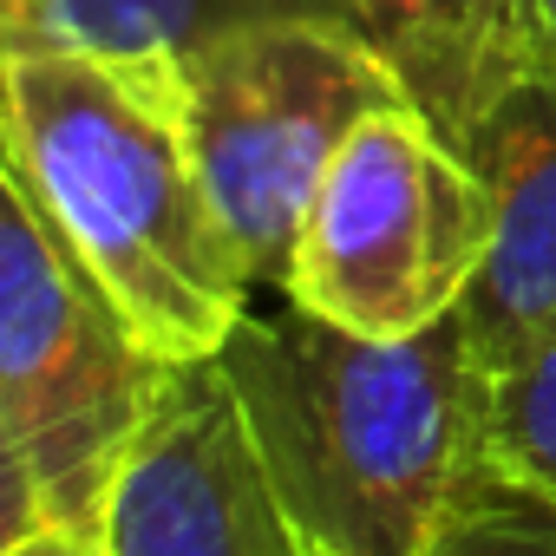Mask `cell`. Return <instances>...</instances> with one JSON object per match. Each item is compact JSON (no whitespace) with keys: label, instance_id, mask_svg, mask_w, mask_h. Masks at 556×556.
Instances as JSON below:
<instances>
[{"label":"cell","instance_id":"obj_1","mask_svg":"<svg viewBox=\"0 0 556 556\" xmlns=\"http://www.w3.org/2000/svg\"><path fill=\"white\" fill-rule=\"evenodd\" d=\"M0 92L8 184L40 203L151 354L216 361L255 308V275L203 184L177 60L40 47L8 53Z\"/></svg>","mask_w":556,"mask_h":556},{"label":"cell","instance_id":"obj_2","mask_svg":"<svg viewBox=\"0 0 556 556\" xmlns=\"http://www.w3.org/2000/svg\"><path fill=\"white\" fill-rule=\"evenodd\" d=\"M216 367L268 484L321 556H426L484 452V361L465 315L367 341L282 295L236 321Z\"/></svg>","mask_w":556,"mask_h":556},{"label":"cell","instance_id":"obj_3","mask_svg":"<svg viewBox=\"0 0 556 556\" xmlns=\"http://www.w3.org/2000/svg\"><path fill=\"white\" fill-rule=\"evenodd\" d=\"M0 458L8 543L60 523L105 536L118 471L157 413L170 361L86 275L21 184H0Z\"/></svg>","mask_w":556,"mask_h":556},{"label":"cell","instance_id":"obj_4","mask_svg":"<svg viewBox=\"0 0 556 556\" xmlns=\"http://www.w3.org/2000/svg\"><path fill=\"white\" fill-rule=\"evenodd\" d=\"M203 184L249 255L255 289H289L308 203L341 144L387 105H413L361 27L268 21L177 60Z\"/></svg>","mask_w":556,"mask_h":556},{"label":"cell","instance_id":"obj_5","mask_svg":"<svg viewBox=\"0 0 556 556\" xmlns=\"http://www.w3.org/2000/svg\"><path fill=\"white\" fill-rule=\"evenodd\" d=\"M491 229V184L465 144L419 105H387L328 164L282 295L367 341H406L465 308Z\"/></svg>","mask_w":556,"mask_h":556},{"label":"cell","instance_id":"obj_6","mask_svg":"<svg viewBox=\"0 0 556 556\" xmlns=\"http://www.w3.org/2000/svg\"><path fill=\"white\" fill-rule=\"evenodd\" d=\"M99 556H321L268 484L216 361L170 367L118 471Z\"/></svg>","mask_w":556,"mask_h":556},{"label":"cell","instance_id":"obj_7","mask_svg":"<svg viewBox=\"0 0 556 556\" xmlns=\"http://www.w3.org/2000/svg\"><path fill=\"white\" fill-rule=\"evenodd\" d=\"M491 184V255L465 295V328L484 367H504L556 328V66L517 79L465 138Z\"/></svg>","mask_w":556,"mask_h":556},{"label":"cell","instance_id":"obj_8","mask_svg":"<svg viewBox=\"0 0 556 556\" xmlns=\"http://www.w3.org/2000/svg\"><path fill=\"white\" fill-rule=\"evenodd\" d=\"M354 8L374 53L445 138H465L517 79L549 66L530 0H354Z\"/></svg>","mask_w":556,"mask_h":556},{"label":"cell","instance_id":"obj_9","mask_svg":"<svg viewBox=\"0 0 556 556\" xmlns=\"http://www.w3.org/2000/svg\"><path fill=\"white\" fill-rule=\"evenodd\" d=\"M268 21L361 27V8L354 0H0L8 53L73 47L112 60H190L210 40Z\"/></svg>","mask_w":556,"mask_h":556},{"label":"cell","instance_id":"obj_10","mask_svg":"<svg viewBox=\"0 0 556 556\" xmlns=\"http://www.w3.org/2000/svg\"><path fill=\"white\" fill-rule=\"evenodd\" d=\"M426 556H556V491L517 478L491 452L452 491Z\"/></svg>","mask_w":556,"mask_h":556},{"label":"cell","instance_id":"obj_11","mask_svg":"<svg viewBox=\"0 0 556 556\" xmlns=\"http://www.w3.org/2000/svg\"><path fill=\"white\" fill-rule=\"evenodd\" d=\"M484 452L556 491V328L504 367H484Z\"/></svg>","mask_w":556,"mask_h":556},{"label":"cell","instance_id":"obj_12","mask_svg":"<svg viewBox=\"0 0 556 556\" xmlns=\"http://www.w3.org/2000/svg\"><path fill=\"white\" fill-rule=\"evenodd\" d=\"M0 556H99V543H86V536H73L60 523H34L27 536H14Z\"/></svg>","mask_w":556,"mask_h":556},{"label":"cell","instance_id":"obj_13","mask_svg":"<svg viewBox=\"0 0 556 556\" xmlns=\"http://www.w3.org/2000/svg\"><path fill=\"white\" fill-rule=\"evenodd\" d=\"M530 14L543 27V47H549V66H556V0H530Z\"/></svg>","mask_w":556,"mask_h":556}]
</instances>
